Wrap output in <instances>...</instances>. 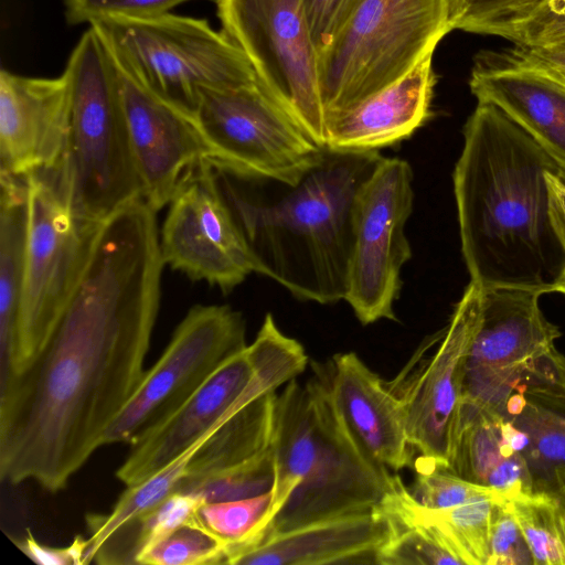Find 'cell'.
I'll use <instances>...</instances> for the list:
<instances>
[{"label":"cell","mask_w":565,"mask_h":565,"mask_svg":"<svg viewBox=\"0 0 565 565\" xmlns=\"http://www.w3.org/2000/svg\"><path fill=\"white\" fill-rule=\"evenodd\" d=\"M157 213L139 198L99 224L44 347L0 386L2 482L65 489L140 384L164 266Z\"/></svg>","instance_id":"1"},{"label":"cell","mask_w":565,"mask_h":565,"mask_svg":"<svg viewBox=\"0 0 565 565\" xmlns=\"http://www.w3.org/2000/svg\"><path fill=\"white\" fill-rule=\"evenodd\" d=\"M559 170L505 113L477 102L452 174L470 281L556 291L565 249L551 218L546 174Z\"/></svg>","instance_id":"2"},{"label":"cell","mask_w":565,"mask_h":565,"mask_svg":"<svg viewBox=\"0 0 565 565\" xmlns=\"http://www.w3.org/2000/svg\"><path fill=\"white\" fill-rule=\"evenodd\" d=\"M382 159L377 150L324 147L294 185L242 179L213 167L257 274L302 301L344 300L358 196Z\"/></svg>","instance_id":"3"},{"label":"cell","mask_w":565,"mask_h":565,"mask_svg":"<svg viewBox=\"0 0 565 565\" xmlns=\"http://www.w3.org/2000/svg\"><path fill=\"white\" fill-rule=\"evenodd\" d=\"M64 72L71 88L65 162L75 213L100 223L142 198L115 60L92 25L73 49Z\"/></svg>","instance_id":"4"},{"label":"cell","mask_w":565,"mask_h":565,"mask_svg":"<svg viewBox=\"0 0 565 565\" xmlns=\"http://www.w3.org/2000/svg\"><path fill=\"white\" fill-rule=\"evenodd\" d=\"M307 363L303 347L282 333L267 313L250 344L227 359L183 403L130 444L116 478L128 487L156 473L216 425L298 377Z\"/></svg>","instance_id":"5"},{"label":"cell","mask_w":565,"mask_h":565,"mask_svg":"<svg viewBox=\"0 0 565 565\" xmlns=\"http://www.w3.org/2000/svg\"><path fill=\"white\" fill-rule=\"evenodd\" d=\"M450 31L448 0H362L318 53L326 120L399 79Z\"/></svg>","instance_id":"6"},{"label":"cell","mask_w":565,"mask_h":565,"mask_svg":"<svg viewBox=\"0 0 565 565\" xmlns=\"http://www.w3.org/2000/svg\"><path fill=\"white\" fill-rule=\"evenodd\" d=\"M90 25L125 70L193 118L202 88L257 82L239 47L206 19L168 12L107 19Z\"/></svg>","instance_id":"7"},{"label":"cell","mask_w":565,"mask_h":565,"mask_svg":"<svg viewBox=\"0 0 565 565\" xmlns=\"http://www.w3.org/2000/svg\"><path fill=\"white\" fill-rule=\"evenodd\" d=\"M25 179L24 279L10 376L22 372L44 347L81 278L102 223L75 213L65 157Z\"/></svg>","instance_id":"8"},{"label":"cell","mask_w":565,"mask_h":565,"mask_svg":"<svg viewBox=\"0 0 565 565\" xmlns=\"http://www.w3.org/2000/svg\"><path fill=\"white\" fill-rule=\"evenodd\" d=\"M221 31L244 53L266 94L320 147L326 111L303 0H215Z\"/></svg>","instance_id":"9"},{"label":"cell","mask_w":565,"mask_h":565,"mask_svg":"<svg viewBox=\"0 0 565 565\" xmlns=\"http://www.w3.org/2000/svg\"><path fill=\"white\" fill-rule=\"evenodd\" d=\"M207 150L220 171L248 180L296 184L323 149L260 87L202 88L194 113Z\"/></svg>","instance_id":"10"},{"label":"cell","mask_w":565,"mask_h":565,"mask_svg":"<svg viewBox=\"0 0 565 565\" xmlns=\"http://www.w3.org/2000/svg\"><path fill=\"white\" fill-rule=\"evenodd\" d=\"M311 369L306 383L315 399L319 428L312 468L253 544L269 534L372 511L394 487L396 476L376 463L348 427L333 397L328 363L312 362Z\"/></svg>","instance_id":"11"},{"label":"cell","mask_w":565,"mask_h":565,"mask_svg":"<svg viewBox=\"0 0 565 565\" xmlns=\"http://www.w3.org/2000/svg\"><path fill=\"white\" fill-rule=\"evenodd\" d=\"M413 203L411 164L383 157L359 193L354 215L344 300L362 324L396 320L402 268L412 257L405 226Z\"/></svg>","instance_id":"12"},{"label":"cell","mask_w":565,"mask_h":565,"mask_svg":"<svg viewBox=\"0 0 565 565\" xmlns=\"http://www.w3.org/2000/svg\"><path fill=\"white\" fill-rule=\"evenodd\" d=\"M482 316L469 349L460 417L501 414L509 396L555 350L557 326L543 315L542 292L521 287L483 288Z\"/></svg>","instance_id":"13"},{"label":"cell","mask_w":565,"mask_h":565,"mask_svg":"<svg viewBox=\"0 0 565 565\" xmlns=\"http://www.w3.org/2000/svg\"><path fill=\"white\" fill-rule=\"evenodd\" d=\"M246 347V326L241 312L227 305L193 306L106 430L104 445L131 444Z\"/></svg>","instance_id":"14"},{"label":"cell","mask_w":565,"mask_h":565,"mask_svg":"<svg viewBox=\"0 0 565 565\" xmlns=\"http://www.w3.org/2000/svg\"><path fill=\"white\" fill-rule=\"evenodd\" d=\"M484 289L470 281L456 305L435 353L409 380H395L416 467L449 469L460 419L466 362L479 328Z\"/></svg>","instance_id":"15"},{"label":"cell","mask_w":565,"mask_h":565,"mask_svg":"<svg viewBox=\"0 0 565 565\" xmlns=\"http://www.w3.org/2000/svg\"><path fill=\"white\" fill-rule=\"evenodd\" d=\"M160 228L164 265L230 292L257 274L253 253L204 160L170 201Z\"/></svg>","instance_id":"16"},{"label":"cell","mask_w":565,"mask_h":565,"mask_svg":"<svg viewBox=\"0 0 565 565\" xmlns=\"http://www.w3.org/2000/svg\"><path fill=\"white\" fill-rule=\"evenodd\" d=\"M115 63L142 199L158 212L207 160V150L192 116L148 89L116 60Z\"/></svg>","instance_id":"17"},{"label":"cell","mask_w":565,"mask_h":565,"mask_svg":"<svg viewBox=\"0 0 565 565\" xmlns=\"http://www.w3.org/2000/svg\"><path fill=\"white\" fill-rule=\"evenodd\" d=\"M71 88L57 77L0 72V174L24 178L66 153Z\"/></svg>","instance_id":"18"},{"label":"cell","mask_w":565,"mask_h":565,"mask_svg":"<svg viewBox=\"0 0 565 565\" xmlns=\"http://www.w3.org/2000/svg\"><path fill=\"white\" fill-rule=\"evenodd\" d=\"M469 87L524 129L565 171V83L498 52L479 54Z\"/></svg>","instance_id":"19"},{"label":"cell","mask_w":565,"mask_h":565,"mask_svg":"<svg viewBox=\"0 0 565 565\" xmlns=\"http://www.w3.org/2000/svg\"><path fill=\"white\" fill-rule=\"evenodd\" d=\"M435 84L431 54L385 88L327 116L326 147L379 151L412 137L431 116Z\"/></svg>","instance_id":"20"},{"label":"cell","mask_w":565,"mask_h":565,"mask_svg":"<svg viewBox=\"0 0 565 565\" xmlns=\"http://www.w3.org/2000/svg\"><path fill=\"white\" fill-rule=\"evenodd\" d=\"M327 363L335 403L365 452L388 470L409 466L413 450L401 398L353 352Z\"/></svg>","instance_id":"21"},{"label":"cell","mask_w":565,"mask_h":565,"mask_svg":"<svg viewBox=\"0 0 565 565\" xmlns=\"http://www.w3.org/2000/svg\"><path fill=\"white\" fill-rule=\"evenodd\" d=\"M388 534V520L379 507L266 535L231 555L226 564H376L379 550Z\"/></svg>","instance_id":"22"},{"label":"cell","mask_w":565,"mask_h":565,"mask_svg":"<svg viewBox=\"0 0 565 565\" xmlns=\"http://www.w3.org/2000/svg\"><path fill=\"white\" fill-rule=\"evenodd\" d=\"M449 470L508 500L533 493L526 463L510 443L498 413L482 411L460 417Z\"/></svg>","instance_id":"23"},{"label":"cell","mask_w":565,"mask_h":565,"mask_svg":"<svg viewBox=\"0 0 565 565\" xmlns=\"http://www.w3.org/2000/svg\"><path fill=\"white\" fill-rule=\"evenodd\" d=\"M501 415L519 433L533 492L554 495L565 484V393L514 392Z\"/></svg>","instance_id":"24"},{"label":"cell","mask_w":565,"mask_h":565,"mask_svg":"<svg viewBox=\"0 0 565 565\" xmlns=\"http://www.w3.org/2000/svg\"><path fill=\"white\" fill-rule=\"evenodd\" d=\"M0 385L9 379L23 291L26 179L0 174Z\"/></svg>","instance_id":"25"},{"label":"cell","mask_w":565,"mask_h":565,"mask_svg":"<svg viewBox=\"0 0 565 565\" xmlns=\"http://www.w3.org/2000/svg\"><path fill=\"white\" fill-rule=\"evenodd\" d=\"M277 391L267 393L221 424L194 454L182 482L234 467L270 447Z\"/></svg>","instance_id":"26"},{"label":"cell","mask_w":565,"mask_h":565,"mask_svg":"<svg viewBox=\"0 0 565 565\" xmlns=\"http://www.w3.org/2000/svg\"><path fill=\"white\" fill-rule=\"evenodd\" d=\"M222 423L196 440L169 465L142 481L128 486L108 514L88 515L87 523L90 533L87 537L84 564L93 562L100 546L117 530L145 515L178 490L189 472V466L194 454Z\"/></svg>","instance_id":"27"},{"label":"cell","mask_w":565,"mask_h":565,"mask_svg":"<svg viewBox=\"0 0 565 565\" xmlns=\"http://www.w3.org/2000/svg\"><path fill=\"white\" fill-rule=\"evenodd\" d=\"M509 501L534 565H565V505L540 492Z\"/></svg>","instance_id":"28"},{"label":"cell","mask_w":565,"mask_h":565,"mask_svg":"<svg viewBox=\"0 0 565 565\" xmlns=\"http://www.w3.org/2000/svg\"><path fill=\"white\" fill-rule=\"evenodd\" d=\"M271 490L255 497L203 503L194 521L225 546L227 558L253 544L263 531L271 505Z\"/></svg>","instance_id":"29"},{"label":"cell","mask_w":565,"mask_h":565,"mask_svg":"<svg viewBox=\"0 0 565 565\" xmlns=\"http://www.w3.org/2000/svg\"><path fill=\"white\" fill-rule=\"evenodd\" d=\"M494 501L484 499L448 509H429L416 501V507L446 534L463 565H488Z\"/></svg>","instance_id":"30"},{"label":"cell","mask_w":565,"mask_h":565,"mask_svg":"<svg viewBox=\"0 0 565 565\" xmlns=\"http://www.w3.org/2000/svg\"><path fill=\"white\" fill-rule=\"evenodd\" d=\"M275 455L270 447L234 467L202 479L182 482L177 491L192 494L203 503L239 500L255 497L273 489Z\"/></svg>","instance_id":"31"},{"label":"cell","mask_w":565,"mask_h":565,"mask_svg":"<svg viewBox=\"0 0 565 565\" xmlns=\"http://www.w3.org/2000/svg\"><path fill=\"white\" fill-rule=\"evenodd\" d=\"M226 550L214 535L194 520L145 550L139 565H216L225 564Z\"/></svg>","instance_id":"32"},{"label":"cell","mask_w":565,"mask_h":565,"mask_svg":"<svg viewBox=\"0 0 565 565\" xmlns=\"http://www.w3.org/2000/svg\"><path fill=\"white\" fill-rule=\"evenodd\" d=\"M409 492L418 503L429 509L505 499L498 491L470 482L443 467H416V478Z\"/></svg>","instance_id":"33"},{"label":"cell","mask_w":565,"mask_h":565,"mask_svg":"<svg viewBox=\"0 0 565 565\" xmlns=\"http://www.w3.org/2000/svg\"><path fill=\"white\" fill-rule=\"evenodd\" d=\"M539 0H448L451 30L499 36Z\"/></svg>","instance_id":"34"},{"label":"cell","mask_w":565,"mask_h":565,"mask_svg":"<svg viewBox=\"0 0 565 565\" xmlns=\"http://www.w3.org/2000/svg\"><path fill=\"white\" fill-rule=\"evenodd\" d=\"M514 45H552L565 38V0H539L499 35Z\"/></svg>","instance_id":"35"},{"label":"cell","mask_w":565,"mask_h":565,"mask_svg":"<svg viewBox=\"0 0 565 565\" xmlns=\"http://www.w3.org/2000/svg\"><path fill=\"white\" fill-rule=\"evenodd\" d=\"M190 0H63L70 25H89L114 18H149L161 15Z\"/></svg>","instance_id":"36"},{"label":"cell","mask_w":565,"mask_h":565,"mask_svg":"<svg viewBox=\"0 0 565 565\" xmlns=\"http://www.w3.org/2000/svg\"><path fill=\"white\" fill-rule=\"evenodd\" d=\"M534 565L531 550L508 499L492 507L490 558L488 565Z\"/></svg>","instance_id":"37"},{"label":"cell","mask_w":565,"mask_h":565,"mask_svg":"<svg viewBox=\"0 0 565 565\" xmlns=\"http://www.w3.org/2000/svg\"><path fill=\"white\" fill-rule=\"evenodd\" d=\"M362 0H303V6L319 53L340 32Z\"/></svg>","instance_id":"38"},{"label":"cell","mask_w":565,"mask_h":565,"mask_svg":"<svg viewBox=\"0 0 565 565\" xmlns=\"http://www.w3.org/2000/svg\"><path fill=\"white\" fill-rule=\"evenodd\" d=\"M17 547L32 562L41 565H84L87 537L76 536L64 547H52L40 543L30 531L19 541Z\"/></svg>","instance_id":"39"},{"label":"cell","mask_w":565,"mask_h":565,"mask_svg":"<svg viewBox=\"0 0 565 565\" xmlns=\"http://www.w3.org/2000/svg\"><path fill=\"white\" fill-rule=\"evenodd\" d=\"M500 54L513 63L540 70L565 83V49L563 47L514 45Z\"/></svg>","instance_id":"40"},{"label":"cell","mask_w":565,"mask_h":565,"mask_svg":"<svg viewBox=\"0 0 565 565\" xmlns=\"http://www.w3.org/2000/svg\"><path fill=\"white\" fill-rule=\"evenodd\" d=\"M557 173L548 172L546 174L550 214L554 230L565 249V184L559 180Z\"/></svg>","instance_id":"41"},{"label":"cell","mask_w":565,"mask_h":565,"mask_svg":"<svg viewBox=\"0 0 565 565\" xmlns=\"http://www.w3.org/2000/svg\"><path fill=\"white\" fill-rule=\"evenodd\" d=\"M565 505V484L554 494Z\"/></svg>","instance_id":"42"},{"label":"cell","mask_w":565,"mask_h":565,"mask_svg":"<svg viewBox=\"0 0 565 565\" xmlns=\"http://www.w3.org/2000/svg\"><path fill=\"white\" fill-rule=\"evenodd\" d=\"M556 291L565 295V270H564V274L557 285Z\"/></svg>","instance_id":"43"},{"label":"cell","mask_w":565,"mask_h":565,"mask_svg":"<svg viewBox=\"0 0 565 565\" xmlns=\"http://www.w3.org/2000/svg\"><path fill=\"white\" fill-rule=\"evenodd\" d=\"M544 46H546V45H544ZM552 46H558V47L565 49V38L559 40L558 42L552 44Z\"/></svg>","instance_id":"44"},{"label":"cell","mask_w":565,"mask_h":565,"mask_svg":"<svg viewBox=\"0 0 565 565\" xmlns=\"http://www.w3.org/2000/svg\"><path fill=\"white\" fill-rule=\"evenodd\" d=\"M557 175H558L559 180L565 184V171L559 170Z\"/></svg>","instance_id":"45"}]
</instances>
